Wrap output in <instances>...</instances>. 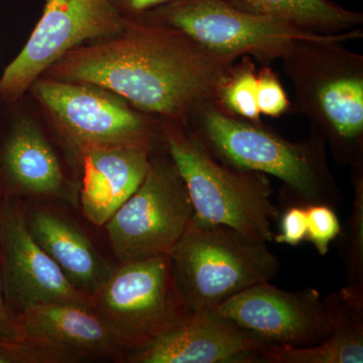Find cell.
Instances as JSON below:
<instances>
[{
	"label": "cell",
	"instance_id": "6da1fadb",
	"mask_svg": "<svg viewBox=\"0 0 363 363\" xmlns=\"http://www.w3.org/2000/svg\"><path fill=\"white\" fill-rule=\"evenodd\" d=\"M235 61L175 28L125 18L121 32L72 50L43 76L102 86L143 113L187 128L215 104Z\"/></svg>",
	"mask_w": 363,
	"mask_h": 363
},
{
	"label": "cell",
	"instance_id": "7a4b0ae2",
	"mask_svg": "<svg viewBox=\"0 0 363 363\" xmlns=\"http://www.w3.org/2000/svg\"><path fill=\"white\" fill-rule=\"evenodd\" d=\"M359 28L321 39L300 40L284 55L291 81V112L307 117L341 166L363 168V56L344 45Z\"/></svg>",
	"mask_w": 363,
	"mask_h": 363
},
{
	"label": "cell",
	"instance_id": "3957f363",
	"mask_svg": "<svg viewBox=\"0 0 363 363\" xmlns=\"http://www.w3.org/2000/svg\"><path fill=\"white\" fill-rule=\"evenodd\" d=\"M187 128L222 164L279 179L283 208L325 204L336 209L342 202L327 160L326 143L316 133L292 142L264 123L238 118L215 104L200 109Z\"/></svg>",
	"mask_w": 363,
	"mask_h": 363
},
{
	"label": "cell",
	"instance_id": "277c9868",
	"mask_svg": "<svg viewBox=\"0 0 363 363\" xmlns=\"http://www.w3.org/2000/svg\"><path fill=\"white\" fill-rule=\"evenodd\" d=\"M28 95L78 166L83 155L99 147L166 150L162 119L138 111L102 86L40 76Z\"/></svg>",
	"mask_w": 363,
	"mask_h": 363
},
{
	"label": "cell",
	"instance_id": "5b68a950",
	"mask_svg": "<svg viewBox=\"0 0 363 363\" xmlns=\"http://www.w3.org/2000/svg\"><path fill=\"white\" fill-rule=\"evenodd\" d=\"M162 135L190 195L193 220L233 227L267 242L274 240L272 222L281 216V208L272 201L269 176L217 161L181 124L162 121Z\"/></svg>",
	"mask_w": 363,
	"mask_h": 363
},
{
	"label": "cell",
	"instance_id": "8992f818",
	"mask_svg": "<svg viewBox=\"0 0 363 363\" xmlns=\"http://www.w3.org/2000/svg\"><path fill=\"white\" fill-rule=\"evenodd\" d=\"M267 243L233 227L192 219L169 253L177 288L191 310L213 309L276 278L281 262Z\"/></svg>",
	"mask_w": 363,
	"mask_h": 363
},
{
	"label": "cell",
	"instance_id": "52a82bcc",
	"mask_svg": "<svg viewBox=\"0 0 363 363\" xmlns=\"http://www.w3.org/2000/svg\"><path fill=\"white\" fill-rule=\"evenodd\" d=\"M135 18L175 28L219 56H247L264 65L283 58L297 40L331 35L247 13L226 0H171Z\"/></svg>",
	"mask_w": 363,
	"mask_h": 363
},
{
	"label": "cell",
	"instance_id": "ba28073f",
	"mask_svg": "<svg viewBox=\"0 0 363 363\" xmlns=\"http://www.w3.org/2000/svg\"><path fill=\"white\" fill-rule=\"evenodd\" d=\"M193 216L185 182L166 150L152 155L143 183L105 226L112 250L123 264L169 255Z\"/></svg>",
	"mask_w": 363,
	"mask_h": 363
},
{
	"label": "cell",
	"instance_id": "9c48e42d",
	"mask_svg": "<svg viewBox=\"0 0 363 363\" xmlns=\"http://www.w3.org/2000/svg\"><path fill=\"white\" fill-rule=\"evenodd\" d=\"M92 307L133 350L193 314L177 288L169 255L121 264L92 296Z\"/></svg>",
	"mask_w": 363,
	"mask_h": 363
},
{
	"label": "cell",
	"instance_id": "30bf717a",
	"mask_svg": "<svg viewBox=\"0 0 363 363\" xmlns=\"http://www.w3.org/2000/svg\"><path fill=\"white\" fill-rule=\"evenodd\" d=\"M124 21L113 0H45L25 45L0 76V102L26 96L35 81L67 52L116 35Z\"/></svg>",
	"mask_w": 363,
	"mask_h": 363
},
{
	"label": "cell",
	"instance_id": "8fae6325",
	"mask_svg": "<svg viewBox=\"0 0 363 363\" xmlns=\"http://www.w3.org/2000/svg\"><path fill=\"white\" fill-rule=\"evenodd\" d=\"M211 311L272 346L318 345L333 330L324 298L311 286L290 292L264 281L227 298Z\"/></svg>",
	"mask_w": 363,
	"mask_h": 363
},
{
	"label": "cell",
	"instance_id": "7c38bea8",
	"mask_svg": "<svg viewBox=\"0 0 363 363\" xmlns=\"http://www.w3.org/2000/svg\"><path fill=\"white\" fill-rule=\"evenodd\" d=\"M52 140L28 94L0 102V190L43 197L65 193L70 181Z\"/></svg>",
	"mask_w": 363,
	"mask_h": 363
},
{
	"label": "cell",
	"instance_id": "4fadbf2b",
	"mask_svg": "<svg viewBox=\"0 0 363 363\" xmlns=\"http://www.w3.org/2000/svg\"><path fill=\"white\" fill-rule=\"evenodd\" d=\"M0 250L4 292L21 311L45 303L92 306V298L72 285L33 238L16 195H4L0 206Z\"/></svg>",
	"mask_w": 363,
	"mask_h": 363
},
{
	"label": "cell",
	"instance_id": "5bb4252c",
	"mask_svg": "<svg viewBox=\"0 0 363 363\" xmlns=\"http://www.w3.org/2000/svg\"><path fill=\"white\" fill-rule=\"evenodd\" d=\"M271 344L211 310H198L180 325L133 350V363H257Z\"/></svg>",
	"mask_w": 363,
	"mask_h": 363
},
{
	"label": "cell",
	"instance_id": "9a60e30c",
	"mask_svg": "<svg viewBox=\"0 0 363 363\" xmlns=\"http://www.w3.org/2000/svg\"><path fill=\"white\" fill-rule=\"evenodd\" d=\"M13 338L76 358L130 348L92 306L78 303H45L21 310L13 321Z\"/></svg>",
	"mask_w": 363,
	"mask_h": 363
},
{
	"label": "cell",
	"instance_id": "2e32d148",
	"mask_svg": "<svg viewBox=\"0 0 363 363\" xmlns=\"http://www.w3.org/2000/svg\"><path fill=\"white\" fill-rule=\"evenodd\" d=\"M164 152V150H162ZM155 150L143 147H106L89 150L79 162L80 200L86 218L104 226L138 190Z\"/></svg>",
	"mask_w": 363,
	"mask_h": 363
},
{
	"label": "cell",
	"instance_id": "e0dca14e",
	"mask_svg": "<svg viewBox=\"0 0 363 363\" xmlns=\"http://www.w3.org/2000/svg\"><path fill=\"white\" fill-rule=\"evenodd\" d=\"M26 219L33 238L72 285L92 298L112 271L89 238L73 222L48 210L26 211Z\"/></svg>",
	"mask_w": 363,
	"mask_h": 363
},
{
	"label": "cell",
	"instance_id": "ac0fdd59",
	"mask_svg": "<svg viewBox=\"0 0 363 363\" xmlns=\"http://www.w3.org/2000/svg\"><path fill=\"white\" fill-rule=\"evenodd\" d=\"M323 298L333 327L327 340L308 347L271 346L257 352V363H362L363 302L341 289Z\"/></svg>",
	"mask_w": 363,
	"mask_h": 363
},
{
	"label": "cell",
	"instance_id": "d6986e66",
	"mask_svg": "<svg viewBox=\"0 0 363 363\" xmlns=\"http://www.w3.org/2000/svg\"><path fill=\"white\" fill-rule=\"evenodd\" d=\"M247 13L285 21L306 32L339 35L359 28L363 13L331 0H226Z\"/></svg>",
	"mask_w": 363,
	"mask_h": 363
},
{
	"label": "cell",
	"instance_id": "ffe728a7",
	"mask_svg": "<svg viewBox=\"0 0 363 363\" xmlns=\"http://www.w3.org/2000/svg\"><path fill=\"white\" fill-rule=\"evenodd\" d=\"M351 180L352 209L336 240L346 276L345 286L341 290L363 302V168L351 169Z\"/></svg>",
	"mask_w": 363,
	"mask_h": 363
},
{
	"label": "cell",
	"instance_id": "44dd1931",
	"mask_svg": "<svg viewBox=\"0 0 363 363\" xmlns=\"http://www.w3.org/2000/svg\"><path fill=\"white\" fill-rule=\"evenodd\" d=\"M229 68L217 90L215 104L238 118L262 123L257 105V69L250 57L245 56Z\"/></svg>",
	"mask_w": 363,
	"mask_h": 363
},
{
	"label": "cell",
	"instance_id": "7402d4cb",
	"mask_svg": "<svg viewBox=\"0 0 363 363\" xmlns=\"http://www.w3.org/2000/svg\"><path fill=\"white\" fill-rule=\"evenodd\" d=\"M340 221L335 209L325 204L307 205L306 240L314 245L318 255H326L331 242L340 234Z\"/></svg>",
	"mask_w": 363,
	"mask_h": 363
},
{
	"label": "cell",
	"instance_id": "603a6c76",
	"mask_svg": "<svg viewBox=\"0 0 363 363\" xmlns=\"http://www.w3.org/2000/svg\"><path fill=\"white\" fill-rule=\"evenodd\" d=\"M257 105L262 116L272 118L291 112L292 101L278 74L269 65L262 66L257 70Z\"/></svg>",
	"mask_w": 363,
	"mask_h": 363
},
{
	"label": "cell",
	"instance_id": "cb8c5ba5",
	"mask_svg": "<svg viewBox=\"0 0 363 363\" xmlns=\"http://www.w3.org/2000/svg\"><path fill=\"white\" fill-rule=\"evenodd\" d=\"M281 233L274 234L277 243L297 247L306 240L307 234V206L289 205L281 208L279 216Z\"/></svg>",
	"mask_w": 363,
	"mask_h": 363
},
{
	"label": "cell",
	"instance_id": "d4e9b609",
	"mask_svg": "<svg viewBox=\"0 0 363 363\" xmlns=\"http://www.w3.org/2000/svg\"><path fill=\"white\" fill-rule=\"evenodd\" d=\"M171 0H113L118 11L125 18H138L143 13L152 11Z\"/></svg>",
	"mask_w": 363,
	"mask_h": 363
},
{
	"label": "cell",
	"instance_id": "484cf974",
	"mask_svg": "<svg viewBox=\"0 0 363 363\" xmlns=\"http://www.w3.org/2000/svg\"><path fill=\"white\" fill-rule=\"evenodd\" d=\"M0 327L2 330L11 334L13 337V322L7 315L6 305L4 302V283H2L1 262H0Z\"/></svg>",
	"mask_w": 363,
	"mask_h": 363
},
{
	"label": "cell",
	"instance_id": "4316f807",
	"mask_svg": "<svg viewBox=\"0 0 363 363\" xmlns=\"http://www.w3.org/2000/svg\"><path fill=\"white\" fill-rule=\"evenodd\" d=\"M9 362H18V357L16 350H11V348L4 350L0 348V363Z\"/></svg>",
	"mask_w": 363,
	"mask_h": 363
}]
</instances>
